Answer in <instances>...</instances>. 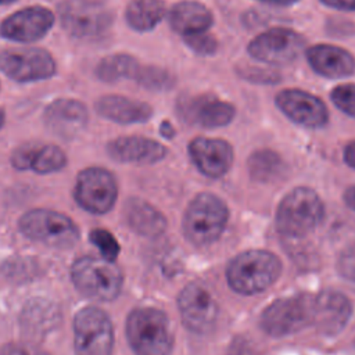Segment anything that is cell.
Wrapping results in <instances>:
<instances>
[{
  "label": "cell",
  "instance_id": "6da1fadb",
  "mask_svg": "<svg viewBox=\"0 0 355 355\" xmlns=\"http://www.w3.org/2000/svg\"><path fill=\"white\" fill-rule=\"evenodd\" d=\"M126 336L136 355H168L173 344L165 313L155 308H137L126 322Z\"/></svg>",
  "mask_w": 355,
  "mask_h": 355
},
{
  "label": "cell",
  "instance_id": "7a4b0ae2",
  "mask_svg": "<svg viewBox=\"0 0 355 355\" xmlns=\"http://www.w3.org/2000/svg\"><path fill=\"white\" fill-rule=\"evenodd\" d=\"M282 270L276 255L252 250L237 255L227 266L226 277L233 290L241 294L263 291L275 283Z\"/></svg>",
  "mask_w": 355,
  "mask_h": 355
},
{
  "label": "cell",
  "instance_id": "3957f363",
  "mask_svg": "<svg viewBox=\"0 0 355 355\" xmlns=\"http://www.w3.org/2000/svg\"><path fill=\"white\" fill-rule=\"evenodd\" d=\"M71 276L76 290L96 301L114 300L122 287L121 270L112 261L104 258H79L72 266Z\"/></svg>",
  "mask_w": 355,
  "mask_h": 355
},
{
  "label": "cell",
  "instance_id": "277c9868",
  "mask_svg": "<svg viewBox=\"0 0 355 355\" xmlns=\"http://www.w3.org/2000/svg\"><path fill=\"white\" fill-rule=\"evenodd\" d=\"M322 215L323 204L319 196L308 187H298L288 193L280 202L276 222L283 234L301 237L318 225Z\"/></svg>",
  "mask_w": 355,
  "mask_h": 355
},
{
  "label": "cell",
  "instance_id": "5b68a950",
  "mask_svg": "<svg viewBox=\"0 0 355 355\" xmlns=\"http://www.w3.org/2000/svg\"><path fill=\"white\" fill-rule=\"evenodd\" d=\"M227 222V208L218 197L204 193L197 196L187 207L183 218V230L194 244L215 241Z\"/></svg>",
  "mask_w": 355,
  "mask_h": 355
},
{
  "label": "cell",
  "instance_id": "8992f818",
  "mask_svg": "<svg viewBox=\"0 0 355 355\" xmlns=\"http://www.w3.org/2000/svg\"><path fill=\"white\" fill-rule=\"evenodd\" d=\"M19 229L29 239L54 248H69L79 240L76 225L64 214L50 209H32L24 214Z\"/></svg>",
  "mask_w": 355,
  "mask_h": 355
},
{
  "label": "cell",
  "instance_id": "52a82bcc",
  "mask_svg": "<svg viewBox=\"0 0 355 355\" xmlns=\"http://www.w3.org/2000/svg\"><path fill=\"white\" fill-rule=\"evenodd\" d=\"M76 355H111L114 329L107 313L96 306L80 309L73 320Z\"/></svg>",
  "mask_w": 355,
  "mask_h": 355
},
{
  "label": "cell",
  "instance_id": "ba28073f",
  "mask_svg": "<svg viewBox=\"0 0 355 355\" xmlns=\"http://www.w3.org/2000/svg\"><path fill=\"white\" fill-rule=\"evenodd\" d=\"M248 53L269 65H284L297 60L305 49L304 37L291 29L273 28L248 43Z\"/></svg>",
  "mask_w": 355,
  "mask_h": 355
},
{
  "label": "cell",
  "instance_id": "9c48e42d",
  "mask_svg": "<svg viewBox=\"0 0 355 355\" xmlns=\"http://www.w3.org/2000/svg\"><path fill=\"white\" fill-rule=\"evenodd\" d=\"M0 71L17 82H36L53 76L55 62L43 49H8L0 53Z\"/></svg>",
  "mask_w": 355,
  "mask_h": 355
},
{
  "label": "cell",
  "instance_id": "30bf717a",
  "mask_svg": "<svg viewBox=\"0 0 355 355\" xmlns=\"http://www.w3.org/2000/svg\"><path fill=\"white\" fill-rule=\"evenodd\" d=\"M62 28L72 36L87 39L98 36L111 25V14L101 6L87 0H65L58 7Z\"/></svg>",
  "mask_w": 355,
  "mask_h": 355
},
{
  "label": "cell",
  "instance_id": "8fae6325",
  "mask_svg": "<svg viewBox=\"0 0 355 355\" xmlns=\"http://www.w3.org/2000/svg\"><path fill=\"white\" fill-rule=\"evenodd\" d=\"M312 298L297 295L272 302L261 316V326L275 337L298 331L311 323Z\"/></svg>",
  "mask_w": 355,
  "mask_h": 355
},
{
  "label": "cell",
  "instance_id": "7c38bea8",
  "mask_svg": "<svg viewBox=\"0 0 355 355\" xmlns=\"http://www.w3.org/2000/svg\"><path fill=\"white\" fill-rule=\"evenodd\" d=\"M114 176L103 168H89L79 173L75 186V200L86 211L104 214L116 200Z\"/></svg>",
  "mask_w": 355,
  "mask_h": 355
},
{
  "label": "cell",
  "instance_id": "4fadbf2b",
  "mask_svg": "<svg viewBox=\"0 0 355 355\" xmlns=\"http://www.w3.org/2000/svg\"><path fill=\"white\" fill-rule=\"evenodd\" d=\"M176 108L184 121L202 128L225 126L234 116L232 104L211 94L182 96Z\"/></svg>",
  "mask_w": 355,
  "mask_h": 355
},
{
  "label": "cell",
  "instance_id": "5bb4252c",
  "mask_svg": "<svg viewBox=\"0 0 355 355\" xmlns=\"http://www.w3.org/2000/svg\"><path fill=\"white\" fill-rule=\"evenodd\" d=\"M54 24L53 12L42 6H31L8 15L0 24V35L14 42H35L43 37Z\"/></svg>",
  "mask_w": 355,
  "mask_h": 355
},
{
  "label": "cell",
  "instance_id": "9a60e30c",
  "mask_svg": "<svg viewBox=\"0 0 355 355\" xmlns=\"http://www.w3.org/2000/svg\"><path fill=\"white\" fill-rule=\"evenodd\" d=\"M179 311L183 323L193 331L205 333L216 319V302L209 291L201 284L186 286L179 297Z\"/></svg>",
  "mask_w": 355,
  "mask_h": 355
},
{
  "label": "cell",
  "instance_id": "2e32d148",
  "mask_svg": "<svg viewBox=\"0 0 355 355\" xmlns=\"http://www.w3.org/2000/svg\"><path fill=\"white\" fill-rule=\"evenodd\" d=\"M276 104L291 121L306 128H320L329 118L323 101L304 90H283L276 96Z\"/></svg>",
  "mask_w": 355,
  "mask_h": 355
},
{
  "label": "cell",
  "instance_id": "e0dca14e",
  "mask_svg": "<svg viewBox=\"0 0 355 355\" xmlns=\"http://www.w3.org/2000/svg\"><path fill=\"white\" fill-rule=\"evenodd\" d=\"M351 316V304L345 295L337 291H323L312 298L311 323L327 336L344 329Z\"/></svg>",
  "mask_w": 355,
  "mask_h": 355
},
{
  "label": "cell",
  "instance_id": "ac0fdd59",
  "mask_svg": "<svg viewBox=\"0 0 355 355\" xmlns=\"http://www.w3.org/2000/svg\"><path fill=\"white\" fill-rule=\"evenodd\" d=\"M43 121L53 135L62 139H72L86 126L87 110L78 100L58 98L47 105Z\"/></svg>",
  "mask_w": 355,
  "mask_h": 355
},
{
  "label": "cell",
  "instance_id": "d6986e66",
  "mask_svg": "<svg viewBox=\"0 0 355 355\" xmlns=\"http://www.w3.org/2000/svg\"><path fill=\"white\" fill-rule=\"evenodd\" d=\"M189 151L196 166L209 178L225 175L233 161L230 144L220 139L198 137L190 143Z\"/></svg>",
  "mask_w": 355,
  "mask_h": 355
},
{
  "label": "cell",
  "instance_id": "ffe728a7",
  "mask_svg": "<svg viewBox=\"0 0 355 355\" xmlns=\"http://www.w3.org/2000/svg\"><path fill=\"white\" fill-rule=\"evenodd\" d=\"M306 60L315 72L326 78H344L355 72V58L352 54L337 46H313L308 49Z\"/></svg>",
  "mask_w": 355,
  "mask_h": 355
},
{
  "label": "cell",
  "instance_id": "44dd1931",
  "mask_svg": "<svg viewBox=\"0 0 355 355\" xmlns=\"http://www.w3.org/2000/svg\"><path fill=\"white\" fill-rule=\"evenodd\" d=\"M108 154L119 162L130 164H154L165 157V147L155 140L128 136L112 140L108 147Z\"/></svg>",
  "mask_w": 355,
  "mask_h": 355
},
{
  "label": "cell",
  "instance_id": "7402d4cb",
  "mask_svg": "<svg viewBox=\"0 0 355 355\" xmlns=\"http://www.w3.org/2000/svg\"><path fill=\"white\" fill-rule=\"evenodd\" d=\"M94 108L98 115L118 123H140L151 118L153 110L148 104L119 94L100 97Z\"/></svg>",
  "mask_w": 355,
  "mask_h": 355
},
{
  "label": "cell",
  "instance_id": "603a6c76",
  "mask_svg": "<svg viewBox=\"0 0 355 355\" xmlns=\"http://www.w3.org/2000/svg\"><path fill=\"white\" fill-rule=\"evenodd\" d=\"M171 28L183 35H193L205 32L212 25L211 11L197 1H182L175 4L168 12Z\"/></svg>",
  "mask_w": 355,
  "mask_h": 355
},
{
  "label": "cell",
  "instance_id": "cb8c5ba5",
  "mask_svg": "<svg viewBox=\"0 0 355 355\" xmlns=\"http://www.w3.org/2000/svg\"><path fill=\"white\" fill-rule=\"evenodd\" d=\"M126 219L132 229L144 236H157L165 227L164 216L147 202L132 200L126 205Z\"/></svg>",
  "mask_w": 355,
  "mask_h": 355
},
{
  "label": "cell",
  "instance_id": "d4e9b609",
  "mask_svg": "<svg viewBox=\"0 0 355 355\" xmlns=\"http://www.w3.org/2000/svg\"><path fill=\"white\" fill-rule=\"evenodd\" d=\"M165 4L161 0H132L126 7V21L139 32L151 31L162 19Z\"/></svg>",
  "mask_w": 355,
  "mask_h": 355
},
{
  "label": "cell",
  "instance_id": "484cf974",
  "mask_svg": "<svg viewBox=\"0 0 355 355\" xmlns=\"http://www.w3.org/2000/svg\"><path fill=\"white\" fill-rule=\"evenodd\" d=\"M139 67L136 58L129 54H111L97 64L96 75L103 82L115 83L123 79H133Z\"/></svg>",
  "mask_w": 355,
  "mask_h": 355
},
{
  "label": "cell",
  "instance_id": "4316f807",
  "mask_svg": "<svg viewBox=\"0 0 355 355\" xmlns=\"http://www.w3.org/2000/svg\"><path fill=\"white\" fill-rule=\"evenodd\" d=\"M65 164L67 157L60 147L53 144H36L31 162V169L37 173H51L64 168Z\"/></svg>",
  "mask_w": 355,
  "mask_h": 355
},
{
  "label": "cell",
  "instance_id": "83f0119b",
  "mask_svg": "<svg viewBox=\"0 0 355 355\" xmlns=\"http://www.w3.org/2000/svg\"><path fill=\"white\" fill-rule=\"evenodd\" d=\"M133 79L141 87L153 92H165L175 85L173 75L169 71L155 65L139 67Z\"/></svg>",
  "mask_w": 355,
  "mask_h": 355
},
{
  "label": "cell",
  "instance_id": "f1b7e54d",
  "mask_svg": "<svg viewBox=\"0 0 355 355\" xmlns=\"http://www.w3.org/2000/svg\"><path fill=\"white\" fill-rule=\"evenodd\" d=\"M92 243L100 250L101 255L107 261H115L119 254V244L116 243L115 237L103 229H96L90 233Z\"/></svg>",
  "mask_w": 355,
  "mask_h": 355
},
{
  "label": "cell",
  "instance_id": "f546056e",
  "mask_svg": "<svg viewBox=\"0 0 355 355\" xmlns=\"http://www.w3.org/2000/svg\"><path fill=\"white\" fill-rule=\"evenodd\" d=\"M331 101L347 115L355 116V83L338 85L330 93Z\"/></svg>",
  "mask_w": 355,
  "mask_h": 355
},
{
  "label": "cell",
  "instance_id": "4dcf8cb0",
  "mask_svg": "<svg viewBox=\"0 0 355 355\" xmlns=\"http://www.w3.org/2000/svg\"><path fill=\"white\" fill-rule=\"evenodd\" d=\"M237 72L243 79L254 83L270 85V83H277L280 80V75L276 71L254 67V65H240L237 67Z\"/></svg>",
  "mask_w": 355,
  "mask_h": 355
},
{
  "label": "cell",
  "instance_id": "1f68e13d",
  "mask_svg": "<svg viewBox=\"0 0 355 355\" xmlns=\"http://www.w3.org/2000/svg\"><path fill=\"white\" fill-rule=\"evenodd\" d=\"M184 42L196 54H200V55H211L215 53L218 47L216 40L205 32L187 35L184 36Z\"/></svg>",
  "mask_w": 355,
  "mask_h": 355
},
{
  "label": "cell",
  "instance_id": "d6a6232c",
  "mask_svg": "<svg viewBox=\"0 0 355 355\" xmlns=\"http://www.w3.org/2000/svg\"><path fill=\"white\" fill-rule=\"evenodd\" d=\"M250 162H251V171L259 175H263V173L270 175V172L272 173L276 172L280 165V159L277 158V155L270 151H259L254 154Z\"/></svg>",
  "mask_w": 355,
  "mask_h": 355
},
{
  "label": "cell",
  "instance_id": "836d02e7",
  "mask_svg": "<svg viewBox=\"0 0 355 355\" xmlns=\"http://www.w3.org/2000/svg\"><path fill=\"white\" fill-rule=\"evenodd\" d=\"M338 272L347 282L355 284V244L349 245L340 255Z\"/></svg>",
  "mask_w": 355,
  "mask_h": 355
},
{
  "label": "cell",
  "instance_id": "e575fe53",
  "mask_svg": "<svg viewBox=\"0 0 355 355\" xmlns=\"http://www.w3.org/2000/svg\"><path fill=\"white\" fill-rule=\"evenodd\" d=\"M0 355H49V354L29 344H7L3 348H0Z\"/></svg>",
  "mask_w": 355,
  "mask_h": 355
},
{
  "label": "cell",
  "instance_id": "d590c367",
  "mask_svg": "<svg viewBox=\"0 0 355 355\" xmlns=\"http://www.w3.org/2000/svg\"><path fill=\"white\" fill-rule=\"evenodd\" d=\"M323 4L345 11H355V0H320Z\"/></svg>",
  "mask_w": 355,
  "mask_h": 355
},
{
  "label": "cell",
  "instance_id": "8d00e7d4",
  "mask_svg": "<svg viewBox=\"0 0 355 355\" xmlns=\"http://www.w3.org/2000/svg\"><path fill=\"white\" fill-rule=\"evenodd\" d=\"M344 157H345V161L348 165H351L352 168H355V141L349 143L345 148V153H344Z\"/></svg>",
  "mask_w": 355,
  "mask_h": 355
},
{
  "label": "cell",
  "instance_id": "74e56055",
  "mask_svg": "<svg viewBox=\"0 0 355 355\" xmlns=\"http://www.w3.org/2000/svg\"><path fill=\"white\" fill-rule=\"evenodd\" d=\"M345 201L352 209H355V186L345 193Z\"/></svg>",
  "mask_w": 355,
  "mask_h": 355
},
{
  "label": "cell",
  "instance_id": "f35d334b",
  "mask_svg": "<svg viewBox=\"0 0 355 355\" xmlns=\"http://www.w3.org/2000/svg\"><path fill=\"white\" fill-rule=\"evenodd\" d=\"M161 133L165 137H172L173 136V129H172V126L168 122H164L162 126H161Z\"/></svg>",
  "mask_w": 355,
  "mask_h": 355
},
{
  "label": "cell",
  "instance_id": "ab89813d",
  "mask_svg": "<svg viewBox=\"0 0 355 355\" xmlns=\"http://www.w3.org/2000/svg\"><path fill=\"white\" fill-rule=\"evenodd\" d=\"M265 3H270V4H276V6H290L297 3L298 0H261Z\"/></svg>",
  "mask_w": 355,
  "mask_h": 355
},
{
  "label": "cell",
  "instance_id": "60d3db41",
  "mask_svg": "<svg viewBox=\"0 0 355 355\" xmlns=\"http://www.w3.org/2000/svg\"><path fill=\"white\" fill-rule=\"evenodd\" d=\"M3 122H4V112L0 110V128L3 126Z\"/></svg>",
  "mask_w": 355,
  "mask_h": 355
},
{
  "label": "cell",
  "instance_id": "b9f144b4",
  "mask_svg": "<svg viewBox=\"0 0 355 355\" xmlns=\"http://www.w3.org/2000/svg\"><path fill=\"white\" fill-rule=\"evenodd\" d=\"M15 0H0V4H8V3H12Z\"/></svg>",
  "mask_w": 355,
  "mask_h": 355
},
{
  "label": "cell",
  "instance_id": "7bdbcfd3",
  "mask_svg": "<svg viewBox=\"0 0 355 355\" xmlns=\"http://www.w3.org/2000/svg\"><path fill=\"white\" fill-rule=\"evenodd\" d=\"M87 1H93V3H101L103 0H87Z\"/></svg>",
  "mask_w": 355,
  "mask_h": 355
}]
</instances>
